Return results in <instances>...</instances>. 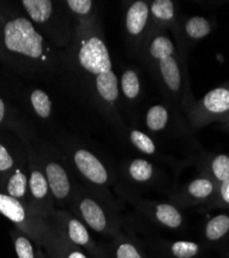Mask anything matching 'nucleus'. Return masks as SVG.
Listing matches in <instances>:
<instances>
[{
	"instance_id": "6e6552de",
	"label": "nucleus",
	"mask_w": 229,
	"mask_h": 258,
	"mask_svg": "<svg viewBox=\"0 0 229 258\" xmlns=\"http://www.w3.org/2000/svg\"><path fill=\"white\" fill-rule=\"evenodd\" d=\"M115 191L123 201L130 204L153 224L171 230H178L184 227L185 217L182 209L172 202L144 199L140 197L139 193L126 188L119 182L115 187Z\"/></svg>"
},
{
	"instance_id": "39448f33",
	"label": "nucleus",
	"mask_w": 229,
	"mask_h": 258,
	"mask_svg": "<svg viewBox=\"0 0 229 258\" xmlns=\"http://www.w3.org/2000/svg\"><path fill=\"white\" fill-rule=\"evenodd\" d=\"M67 210L89 229L111 240L123 231L116 201L97 195L80 182Z\"/></svg>"
},
{
	"instance_id": "4be33fe9",
	"label": "nucleus",
	"mask_w": 229,
	"mask_h": 258,
	"mask_svg": "<svg viewBox=\"0 0 229 258\" xmlns=\"http://www.w3.org/2000/svg\"><path fill=\"white\" fill-rule=\"evenodd\" d=\"M41 248L49 258H90L81 248L63 238L52 226Z\"/></svg>"
},
{
	"instance_id": "a211bd4d",
	"label": "nucleus",
	"mask_w": 229,
	"mask_h": 258,
	"mask_svg": "<svg viewBox=\"0 0 229 258\" xmlns=\"http://www.w3.org/2000/svg\"><path fill=\"white\" fill-rule=\"evenodd\" d=\"M182 123V114L168 103H158L150 106L144 115V126L152 135L174 132V127Z\"/></svg>"
},
{
	"instance_id": "bb28decb",
	"label": "nucleus",
	"mask_w": 229,
	"mask_h": 258,
	"mask_svg": "<svg viewBox=\"0 0 229 258\" xmlns=\"http://www.w3.org/2000/svg\"><path fill=\"white\" fill-rule=\"evenodd\" d=\"M26 95L30 109L39 120L51 119L53 103L46 91L39 88H33L30 89Z\"/></svg>"
},
{
	"instance_id": "c756f323",
	"label": "nucleus",
	"mask_w": 229,
	"mask_h": 258,
	"mask_svg": "<svg viewBox=\"0 0 229 258\" xmlns=\"http://www.w3.org/2000/svg\"><path fill=\"white\" fill-rule=\"evenodd\" d=\"M11 238L18 258H37L36 245L24 232L15 228L11 231Z\"/></svg>"
},
{
	"instance_id": "cd10ccee",
	"label": "nucleus",
	"mask_w": 229,
	"mask_h": 258,
	"mask_svg": "<svg viewBox=\"0 0 229 258\" xmlns=\"http://www.w3.org/2000/svg\"><path fill=\"white\" fill-rule=\"evenodd\" d=\"M229 234V216L219 214L207 221L203 228V236L206 242L217 244Z\"/></svg>"
},
{
	"instance_id": "4468645a",
	"label": "nucleus",
	"mask_w": 229,
	"mask_h": 258,
	"mask_svg": "<svg viewBox=\"0 0 229 258\" xmlns=\"http://www.w3.org/2000/svg\"><path fill=\"white\" fill-rule=\"evenodd\" d=\"M119 183L139 193L156 187L161 180L160 169L145 158H131L123 161L117 169Z\"/></svg>"
},
{
	"instance_id": "f257e3e1",
	"label": "nucleus",
	"mask_w": 229,
	"mask_h": 258,
	"mask_svg": "<svg viewBox=\"0 0 229 258\" xmlns=\"http://www.w3.org/2000/svg\"><path fill=\"white\" fill-rule=\"evenodd\" d=\"M63 72L75 88L120 134L126 129L120 114L119 78L100 19L79 23L71 45L60 53Z\"/></svg>"
},
{
	"instance_id": "20e7f679",
	"label": "nucleus",
	"mask_w": 229,
	"mask_h": 258,
	"mask_svg": "<svg viewBox=\"0 0 229 258\" xmlns=\"http://www.w3.org/2000/svg\"><path fill=\"white\" fill-rule=\"evenodd\" d=\"M59 149L81 184L103 198L115 201L111 188L116 187L119 179L117 170L107 160L85 144L72 138L61 140Z\"/></svg>"
},
{
	"instance_id": "1a4fd4ad",
	"label": "nucleus",
	"mask_w": 229,
	"mask_h": 258,
	"mask_svg": "<svg viewBox=\"0 0 229 258\" xmlns=\"http://www.w3.org/2000/svg\"><path fill=\"white\" fill-rule=\"evenodd\" d=\"M29 170V210L35 216L47 220L56 210L53 193L41 167L33 142L24 146Z\"/></svg>"
},
{
	"instance_id": "393cba45",
	"label": "nucleus",
	"mask_w": 229,
	"mask_h": 258,
	"mask_svg": "<svg viewBox=\"0 0 229 258\" xmlns=\"http://www.w3.org/2000/svg\"><path fill=\"white\" fill-rule=\"evenodd\" d=\"M201 175L213 180L219 187L229 177V154L203 158L199 164Z\"/></svg>"
},
{
	"instance_id": "7ed1b4c3",
	"label": "nucleus",
	"mask_w": 229,
	"mask_h": 258,
	"mask_svg": "<svg viewBox=\"0 0 229 258\" xmlns=\"http://www.w3.org/2000/svg\"><path fill=\"white\" fill-rule=\"evenodd\" d=\"M139 59L145 64L166 102L185 113L194 102L186 60L168 31H152L145 40Z\"/></svg>"
},
{
	"instance_id": "dca6fc26",
	"label": "nucleus",
	"mask_w": 229,
	"mask_h": 258,
	"mask_svg": "<svg viewBox=\"0 0 229 258\" xmlns=\"http://www.w3.org/2000/svg\"><path fill=\"white\" fill-rule=\"evenodd\" d=\"M217 191L218 185L213 180L200 175L171 195V202L180 209L205 206L215 199Z\"/></svg>"
},
{
	"instance_id": "423d86ee",
	"label": "nucleus",
	"mask_w": 229,
	"mask_h": 258,
	"mask_svg": "<svg viewBox=\"0 0 229 258\" xmlns=\"http://www.w3.org/2000/svg\"><path fill=\"white\" fill-rule=\"evenodd\" d=\"M19 5L55 49L64 51L71 45L77 24L63 2L22 0Z\"/></svg>"
},
{
	"instance_id": "5701e85b",
	"label": "nucleus",
	"mask_w": 229,
	"mask_h": 258,
	"mask_svg": "<svg viewBox=\"0 0 229 258\" xmlns=\"http://www.w3.org/2000/svg\"><path fill=\"white\" fill-rule=\"evenodd\" d=\"M123 136L138 153L155 159H166V156L161 152L158 143L149 134L140 129L127 126L123 132Z\"/></svg>"
},
{
	"instance_id": "f3484780",
	"label": "nucleus",
	"mask_w": 229,
	"mask_h": 258,
	"mask_svg": "<svg viewBox=\"0 0 229 258\" xmlns=\"http://www.w3.org/2000/svg\"><path fill=\"white\" fill-rule=\"evenodd\" d=\"M149 258H200L203 248L193 241L150 239L141 243Z\"/></svg>"
},
{
	"instance_id": "a878e982",
	"label": "nucleus",
	"mask_w": 229,
	"mask_h": 258,
	"mask_svg": "<svg viewBox=\"0 0 229 258\" xmlns=\"http://www.w3.org/2000/svg\"><path fill=\"white\" fill-rule=\"evenodd\" d=\"M63 5L75 24L90 22L99 18L98 3L92 0H66Z\"/></svg>"
},
{
	"instance_id": "aec40b11",
	"label": "nucleus",
	"mask_w": 229,
	"mask_h": 258,
	"mask_svg": "<svg viewBox=\"0 0 229 258\" xmlns=\"http://www.w3.org/2000/svg\"><path fill=\"white\" fill-rule=\"evenodd\" d=\"M151 32L152 31H175L179 14L177 5L172 0H153L150 2Z\"/></svg>"
},
{
	"instance_id": "f03ea898",
	"label": "nucleus",
	"mask_w": 229,
	"mask_h": 258,
	"mask_svg": "<svg viewBox=\"0 0 229 258\" xmlns=\"http://www.w3.org/2000/svg\"><path fill=\"white\" fill-rule=\"evenodd\" d=\"M0 55L16 72L29 79L53 80L62 60L20 5L0 11Z\"/></svg>"
},
{
	"instance_id": "7c9ffc66",
	"label": "nucleus",
	"mask_w": 229,
	"mask_h": 258,
	"mask_svg": "<svg viewBox=\"0 0 229 258\" xmlns=\"http://www.w3.org/2000/svg\"><path fill=\"white\" fill-rule=\"evenodd\" d=\"M209 209H229V177L218 187L215 199L207 205Z\"/></svg>"
},
{
	"instance_id": "f8f14e48",
	"label": "nucleus",
	"mask_w": 229,
	"mask_h": 258,
	"mask_svg": "<svg viewBox=\"0 0 229 258\" xmlns=\"http://www.w3.org/2000/svg\"><path fill=\"white\" fill-rule=\"evenodd\" d=\"M124 4L123 31L125 42L131 55L139 58L144 42L151 33L150 2L133 0Z\"/></svg>"
},
{
	"instance_id": "473e14b6",
	"label": "nucleus",
	"mask_w": 229,
	"mask_h": 258,
	"mask_svg": "<svg viewBox=\"0 0 229 258\" xmlns=\"http://www.w3.org/2000/svg\"><path fill=\"white\" fill-rule=\"evenodd\" d=\"M36 255H37V258H49L46 252L44 251V249L39 246H36Z\"/></svg>"
},
{
	"instance_id": "c85d7f7f",
	"label": "nucleus",
	"mask_w": 229,
	"mask_h": 258,
	"mask_svg": "<svg viewBox=\"0 0 229 258\" xmlns=\"http://www.w3.org/2000/svg\"><path fill=\"white\" fill-rule=\"evenodd\" d=\"M26 157V150L17 154L5 144L0 142V183H2L17 165Z\"/></svg>"
},
{
	"instance_id": "b1692460",
	"label": "nucleus",
	"mask_w": 229,
	"mask_h": 258,
	"mask_svg": "<svg viewBox=\"0 0 229 258\" xmlns=\"http://www.w3.org/2000/svg\"><path fill=\"white\" fill-rule=\"evenodd\" d=\"M120 96L127 107L135 106L142 96V85L138 72L129 68L125 70L119 78Z\"/></svg>"
},
{
	"instance_id": "9d476101",
	"label": "nucleus",
	"mask_w": 229,
	"mask_h": 258,
	"mask_svg": "<svg viewBox=\"0 0 229 258\" xmlns=\"http://www.w3.org/2000/svg\"><path fill=\"white\" fill-rule=\"evenodd\" d=\"M49 224L63 238L78 246L90 258H108L106 245L98 244L90 229L65 209H56L47 219Z\"/></svg>"
},
{
	"instance_id": "412c9836",
	"label": "nucleus",
	"mask_w": 229,
	"mask_h": 258,
	"mask_svg": "<svg viewBox=\"0 0 229 258\" xmlns=\"http://www.w3.org/2000/svg\"><path fill=\"white\" fill-rule=\"evenodd\" d=\"M108 258H149L134 235L120 232L106 245Z\"/></svg>"
},
{
	"instance_id": "2f4dec72",
	"label": "nucleus",
	"mask_w": 229,
	"mask_h": 258,
	"mask_svg": "<svg viewBox=\"0 0 229 258\" xmlns=\"http://www.w3.org/2000/svg\"><path fill=\"white\" fill-rule=\"evenodd\" d=\"M7 120H9L8 107H7L6 102L3 100L2 97H0V126H2Z\"/></svg>"
},
{
	"instance_id": "ddd939ff",
	"label": "nucleus",
	"mask_w": 229,
	"mask_h": 258,
	"mask_svg": "<svg viewBox=\"0 0 229 258\" xmlns=\"http://www.w3.org/2000/svg\"><path fill=\"white\" fill-rule=\"evenodd\" d=\"M194 131L215 121H223L229 115V86H220L207 92L185 112Z\"/></svg>"
},
{
	"instance_id": "72a5a7b5",
	"label": "nucleus",
	"mask_w": 229,
	"mask_h": 258,
	"mask_svg": "<svg viewBox=\"0 0 229 258\" xmlns=\"http://www.w3.org/2000/svg\"><path fill=\"white\" fill-rule=\"evenodd\" d=\"M223 121H225V122L229 125V115H228V116H226V117L224 118V120H223Z\"/></svg>"
},
{
	"instance_id": "2eb2a0df",
	"label": "nucleus",
	"mask_w": 229,
	"mask_h": 258,
	"mask_svg": "<svg viewBox=\"0 0 229 258\" xmlns=\"http://www.w3.org/2000/svg\"><path fill=\"white\" fill-rule=\"evenodd\" d=\"M212 31L213 23L205 17H180L173 36L179 51L187 57L189 50L197 45V42L209 36Z\"/></svg>"
},
{
	"instance_id": "0eeeda50",
	"label": "nucleus",
	"mask_w": 229,
	"mask_h": 258,
	"mask_svg": "<svg viewBox=\"0 0 229 258\" xmlns=\"http://www.w3.org/2000/svg\"><path fill=\"white\" fill-rule=\"evenodd\" d=\"M33 145L51 187L55 205L58 207L56 209L67 210L79 181L58 147L38 138Z\"/></svg>"
},
{
	"instance_id": "9b49d317",
	"label": "nucleus",
	"mask_w": 229,
	"mask_h": 258,
	"mask_svg": "<svg viewBox=\"0 0 229 258\" xmlns=\"http://www.w3.org/2000/svg\"><path fill=\"white\" fill-rule=\"evenodd\" d=\"M0 214L13 222L19 230L24 232L36 246H43L51 226L47 220L39 218L20 201L0 190Z\"/></svg>"
},
{
	"instance_id": "6ab92c4d",
	"label": "nucleus",
	"mask_w": 229,
	"mask_h": 258,
	"mask_svg": "<svg viewBox=\"0 0 229 258\" xmlns=\"http://www.w3.org/2000/svg\"><path fill=\"white\" fill-rule=\"evenodd\" d=\"M29 170L27 155L21 161L12 173L0 183V190L8 196L20 201L28 207L29 205Z\"/></svg>"
}]
</instances>
